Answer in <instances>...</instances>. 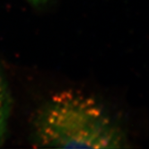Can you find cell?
<instances>
[{"mask_svg": "<svg viewBox=\"0 0 149 149\" xmlns=\"http://www.w3.org/2000/svg\"><path fill=\"white\" fill-rule=\"evenodd\" d=\"M127 136L99 101L77 90L54 93L33 114L30 143L34 147L127 148Z\"/></svg>", "mask_w": 149, "mask_h": 149, "instance_id": "6da1fadb", "label": "cell"}, {"mask_svg": "<svg viewBox=\"0 0 149 149\" xmlns=\"http://www.w3.org/2000/svg\"><path fill=\"white\" fill-rule=\"evenodd\" d=\"M28 2H30L31 4H33L34 6H40L42 4H45L48 0H27Z\"/></svg>", "mask_w": 149, "mask_h": 149, "instance_id": "3957f363", "label": "cell"}, {"mask_svg": "<svg viewBox=\"0 0 149 149\" xmlns=\"http://www.w3.org/2000/svg\"><path fill=\"white\" fill-rule=\"evenodd\" d=\"M13 110V97L9 84L0 70V147L6 139L8 126Z\"/></svg>", "mask_w": 149, "mask_h": 149, "instance_id": "7a4b0ae2", "label": "cell"}]
</instances>
